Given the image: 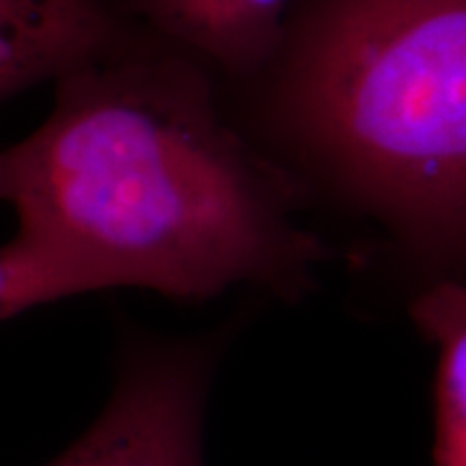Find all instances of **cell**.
Returning a JSON list of instances; mask_svg holds the SVG:
<instances>
[{"label":"cell","instance_id":"277c9868","mask_svg":"<svg viewBox=\"0 0 466 466\" xmlns=\"http://www.w3.org/2000/svg\"><path fill=\"white\" fill-rule=\"evenodd\" d=\"M119 31L104 0H0V102L115 50Z\"/></svg>","mask_w":466,"mask_h":466},{"label":"cell","instance_id":"5b68a950","mask_svg":"<svg viewBox=\"0 0 466 466\" xmlns=\"http://www.w3.org/2000/svg\"><path fill=\"white\" fill-rule=\"evenodd\" d=\"M291 0H121L116 11L225 72L250 76L275 56Z\"/></svg>","mask_w":466,"mask_h":466},{"label":"cell","instance_id":"7a4b0ae2","mask_svg":"<svg viewBox=\"0 0 466 466\" xmlns=\"http://www.w3.org/2000/svg\"><path fill=\"white\" fill-rule=\"evenodd\" d=\"M283 168L466 283V0H291L266 66Z\"/></svg>","mask_w":466,"mask_h":466},{"label":"cell","instance_id":"3957f363","mask_svg":"<svg viewBox=\"0 0 466 466\" xmlns=\"http://www.w3.org/2000/svg\"><path fill=\"white\" fill-rule=\"evenodd\" d=\"M217 343H132L83 436L46 466H203L201 428Z\"/></svg>","mask_w":466,"mask_h":466},{"label":"cell","instance_id":"52a82bcc","mask_svg":"<svg viewBox=\"0 0 466 466\" xmlns=\"http://www.w3.org/2000/svg\"><path fill=\"white\" fill-rule=\"evenodd\" d=\"M56 299V288L31 259L9 242L0 247V319Z\"/></svg>","mask_w":466,"mask_h":466},{"label":"cell","instance_id":"8992f818","mask_svg":"<svg viewBox=\"0 0 466 466\" xmlns=\"http://www.w3.org/2000/svg\"><path fill=\"white\" fill-rule=\"evenodd\" d=\"M410 319L439 354L434 380V466H466V283L423 285Z\"/></svg>","mask_w":466,"mask_h":466},{"label":"cell","instance_id":"6da1fadb","mask_svg":"<svg viewBox=\"0 0 466 466\" xmlns=\"http://www.w3.org/2000/svg\"><path fill=\"white\" fill-rule=\"evenodd\" d=\"M305 190L220 119L186 63L115 50L56 80L48 119L0 151L9 244L67 299L143 288L206 300L258 285L299 300L329 248Z\"/></svg>","mask_w":466,"mask_h":466}]
</instances>
